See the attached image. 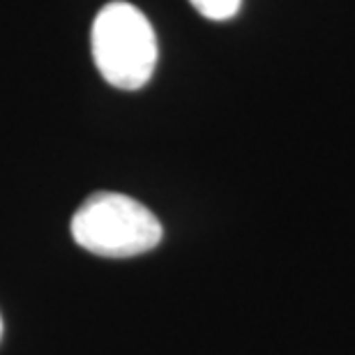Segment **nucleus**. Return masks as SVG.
Instances as JSON below:
<instances>
[{"label":"nucleus","instance_id":"nucleus-4","mask_svg":"<svg viewBox=\"0 0 355 355\" xmlns=\"http://www.w3.org/2000/svg\"><path fill=\"white\" fill-rule=\"evenodd\" d=\"M0 339H3V316H0Z\"/></svg>","mask_w":355,"mask_h":355},{"label":"nucleus","instance_id":"nucleus-3","mask_svg":"<svg viewBox=\"0 0 355 355\" xmlns=\"http://www.w3.org/2000/svg\"><path fill=\"white\" fill-rule=\"evenodd\" d=\"M201 17L210 21H226L236 17L243 0H189Z\"/></svg>","mask_w":355,"mask_h":355},{"label":"nucleus","instance_id":"nucleus-1","mask_svg":"<svg viewBox=\"0 0 355 355\" xmlns=\"http://www.w3.org/2000/svg\"><path fill=\"white\" fill-rule=\"evenodd\" d=\"M90 46L99 74L113 88L139 90L153 79L157 37L137 5L125 0L104 5L92 21Z\"/></svg>","mask_w":355,"mask_h":355},{"label":"nucleus","instance_id":"nucleus-2","mask_svg":"<svg viewBox=\"0 0 355 355\" xmlns=\"http://www.w3.org/2000/svg\"><path fill=\"white\" fill-rule=\"evenodd\" d=\"M72 236L97 257L130 259L155 250L164 231L159 219L132 196L97 191L76 210Z\"/></svg>","mask_w":355,"mask_h":355}]
</instances>
